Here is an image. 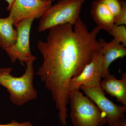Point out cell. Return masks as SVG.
Segmentation results:
<instances>
[{
  "mask_svg": "<svg viewBox=\"0 0 126 126\" xmlns=\"http://www.w3.org/2000/svg\"><path fill=\"white\" fill-rule=\"evenodd\" d=\"M9 16L0 18V47L5 51L15 44L17 37V31Z\"/></svg>",
  "mask_w": 126,
  "mask_h": 126,
  "instance_id": "12",
  "label": "cell"
},
{
  "mask_svg": "<svg viewBox=\"0 0 126 126\" xmlns=\"http://www.w3.org/2000/svg\"><path fill=\"white\" fill-rule=\"evenodd\" d=\"M84 93L103 112L109 126H120L125 118L126 106H118L109 100L100 85H82L80 87Z\"/></svg>",
  "mask_w": 126,
  "mask_h": 126,
  "instance_id": "5",
  "label": "cell"
},
{
  "mask_svg": "<svg viewBox=\"0 0 126 126\" xmlns=\"http://www.w3.org/2000/svg\"><path fill=\"white\" fill-rule=\"evenodd\" d=\"M100 86L108 94L116 98L117 101L126 106V73H123L121 79L109 74L103 78Z\"/></svg>",
  "mask_w": 126,
  "mask_h": 126,
  "instance_id": "9",
  "label": "cell"
},
{
  "mask_svg": "<svg viewBox=\"0 0 126 126\" xmlns=\"http://www.w3.org/2000/svg\"><path fill=\"white\" fill-rule=\"evenodd\" d=\"M109 34L124 46H126V27L125 25H118L114 24L112 27Z\"/></svg>",
  "mask_w": 126,
  "mask_h": 126,
  "instance_id": "13",
  "label": "cell"
},
{
  "mask_svg": "<svg viewBox=\"0 0 126 126\" xmlns=\"http://www.w3.org/2000/svg\"><path fill=\"white\" fill-rule=\"evenodd\" d=\"M98 41L102 48L101 51L104 60V78L110 73L109 68L113 62L126 56V49L123 45L114 39L109 43H107L105 40L102 38L99 39Z\"/></svg>",
  "mask_w": 126,
  "mask_h": 126,
  "instance_id": "10",
  "label": "cell"
},
{
  "mask_svg": "<svg viewBox=\"0 0 126 126\" xmlns=\"http://www.w3.org/2000/svg\"><path fill=\"white\" fill-rule=\"evenodd\" d=\"M34 18L27 19L14 25L17 33V37L15 44L5 50L12 63L18 60L21 65L24 66L30 61H35V56L32 53L30 48V36L31 29Z\"/></svg>",
  "mask_w": 126,
  "mask_h": 126,
  "instance_id": "6",
  "label": "cell"
},
{
  "mask_svg": "<svg viewBox=\"0 0 126 126\" xmlns=\"http://www.w3.org/2000/svg\"><path fill=\"white\" fill-rule=\"evenodd\" d=\"M122 5L121 11L118 15L115 18V24L118 25H126V2L122 1Z\"/></svg>",
  "mask_w": 126,
  "mask_h": 126,
  "instance_id": "15",
  "label": "cell"
},
{
  "mask_svg": "<svg viewBox=\"0 0 126 126\" xmlns=\"http://www.w3.org/2000/svg\"><path fill=\"white\" fill-rule=\"evenodd\" d=\"M101 50L95 52L90 63L86 65L78 76L73 78L69 84L70 92L79 90L82 85H100L104 75V60Z\"/></svg>",
  "mask_w": 126,
  "mask_h": 126,
  "instance_id": "7",
  "label": "cell"
},
{
  "mask_svg": "<svg viewBox=\"0 0 126 126\" xmlns=\"http://www.w3.org/2000/svg\"><path fill=\"white\" fill-rule=\"evenodd\" d=\"M46 0L50 1H52V2H53V1H54L55 0Z\"/></svg>",
  "mask_w": 126,
  "mask_h": 126,
  "instance_id": "19",
  "label": "cell"
},
{
  "mask_svg": "<svg viewBox=\"0 0 126 126\" xmlns=\"http://www.w3.org/2000/svg\"><path fill=\"white\" fill-rule=\"evenodd\" d=\"M91 14L94 20L100 29L109 32L114 24L115 18L105 5L98 0L92 3Z\"/></svg>",
  "mask_w": 126,
  "mask_h": 126,
  "instance_id": "11",
  "label": "cell"
},
{
  "mask_svg": "<svg viewBox=\"0 0 126 126\" xmlns=\"http://www.w3.org/2000/svg\"><path fill=\"white\" fill-rule=\"evenodd\" d=\"M105 5L116 18L121 11L122 2L121 0H98Z\"/></svg>",
  "mask_w": 126,
  "mask_h": 126,
  "instance_id": "14",
  "label": "cell"
},
{
  "mask_svg": "<svg viewBox=\"0 0 126 126\" xmlns=\"http://www.w3.org/2000/svg\"><path fill=\"white\" fill-rule=\"evenodd\" d=\"M0 126H33V125L30 121L19 123L16 120H13L10 123L7 124H0Z\"/></svg>",
  "mask_w": 126,
  "mask_h": 126,
  "instance_id": "16",
  "label": "cell"
},
{
  "mask_svg": "<svg viewBox=\"0 0 126 126\" xmlns=\"http://www.w3.org/2000/svg\"><path fill=\"white\" fill-rule=\"evenodd\" d=\"M8 2V5L6 8L7 11H10L15 0H5Z\"/></svg>",
  "mask_w": 126,
  "mask_h": 126,
  "instance_id": "17",
  "label": "cell"
},
{
  "mask_svg": "<svg viewBox=\"0 0 126 126\" xmlns=\"http://www.w3.org/2000/svg\"><path fill=\"white\" fill-rule=\"evenodd\" d=\"M85 0H60L52 5L40 18L39 32L65 24L74 25L80 18L81 7Z\"/></svg>",
  "mask_w": 126,
  "mask_h": 126,
  "instance_id": "4",
  "label": "cell"
},
{
  "mask_svg": "<svg viewBox=\"0 0 126 126\" xmlns=\"http://www.w3.org/2000/svg\"><path fill=\"white\" fill-rule=\"evenodd\" d=\"M74 25V29L68 23L51 27L46 41L39 40L38 44L44 60L36 74L51 93L62 122L68 117L70 80L78 76L94 53L102 49L96 39L99 27L89 32L80 18Z\"/></svg>",
  "mask_w": 126,
  "mask_h": 126,
  "instance_id": "1",
  "label": "cell"
},
{
  "mask_svg": "<svg viewBox=\"0 0 126 126\" xmlns=\"http://www.w3.org/2000/svg\"><path fill=\"white\" fill-rule=\"evenodd\" d=\"M26 63L25 71L21 77H15L11 74V67L0 68V85L7 89L12 102L21 106L36 99L38 93L34 87V72L33 63Z\"/></svg>",
  "mask_w": 126,
  "mask_h": 126,
  "instance_id": "2",
  "label": "cell"
},
{
  "mask_svg": "<svg viewBox=\"0 0 126 126\" xmlns=\"http://www.w3.org/2000/svg\"><path fill=\"white\" fill-rule=\"evenodd\" d=\"M52 2L46 0H15L8 16L14 25L27 19H39L52 6Z\"/></svg>",
  "mask_w": 126,
  "mask_h": 126,
  "instance_id": "8",
  "label": "cell"
},
{
  "mask_svg": "<svg viewBox=\"0 0 126 126\" xmlns=\"http://www.w3.org/2000/svg\"><path fill=\"white\" fill-rule=\"evenodd\" d=\"M70 117L74 126H102L107 123L105 114L79 90L70 92Z\"/></svg>",
  "mask_w": 126,
  "mask_h": 126,
  "instance_id": "3",
  "label": "cell"
},
{
  "mask_svg": "<svg viewBox=\"0 0 126 126\" xmlns=\"http://www.w3.org/2000/svg\"><path fill=\"white\" fill-rule=\"evenodd\" d=\"M120 126H126V119H124L121 123Z\"/></svg>",
  "mask_w": 126,
  "mask_h": 126,
  "instance_id": "18",
  "label": "cell"
}]
</instances>
